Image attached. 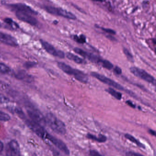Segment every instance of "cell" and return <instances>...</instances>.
Here are the masks:
<instances>
[{"mask_svg": "<svg viewBox=\"0 0 156 156\" xmlns=\"http://www.w3.org/2000/svg\"><path fill=\"white\" fill-rule=\"evenodd\" d=\"M123 52L125 55L126 56V58L128 60H130L131 62H134V58L132 55L131 54L129 50L126 48H124L123 49Z\"/></svg>", "mask_w": 156, "mask_h": 156, "instance_id": "obj_26", "label": "cell"}, {"mask_svg": "<svg viewBox=\"0 0 156 156\" xmlns=\"http://www.w3.org/2000/svg\"><path fill=\"white\" fill-rule=\"evenodd\" d=\"M73 50L75 53H77L78 55L82 56L84 58L89 59L91 62L99 63H101L102 60L98 56L94 54H92V53L86 52V51H84V50H82V49L78 48H75Z\"/></svg>", "mask_w": 156, "mask_h": 156, "instance_id": "obj_12", "label": "cell"}, {"mask_svg": "<svg viewBox=\"0 0 156 156\" xmlns=\"http://www.w3.org/2000/svg\"><path fill=\"white\" fill-rule=\"evenodd\" d=\"M24 120L27 125L31 130H32L38 136L45 140L46 136L48 133L45 130L44 127L34 122L32 120L26 119Z\"/></svg>", "mask_w": 156, "mask_h": 156, "instance_id": "obj_5", "label": "cell"}, {"mask_svg": "<svg viewBox=\"0 0 156 156\" xmlns=\"http://www.w3.org/2000/svg\"><path fill=\"white\" fill-rule=\"evenodd\" d=\"M106 91L108 92L110 94L112 95L114 97L116 98L118 100H121L122 98V94L119 92L117 91L114 89L111 88H109L106 90Z\"/></svg>", "mask_w": 156, "mask_h": 156, "instance_id": "obj_20", "label": "cell"}, {"mask_svg": "<svg viewBox=\"0 0 156 156\" xmlns=\"http://www.w3.org/2000/svg\"><path fill=\"white\" fill-rule=\"evenodd\" d=\"M44 9L51 14L62 16L72 20L76 19V16L73 13L71 12H67L62 8L47 5L44 6Z\"/></svg>", "mask_w": 156, "mask_h": 156, "instance_id": "obj_3", "label": "cell"}, {"mask_svg": "<svg viewBox=\"0 0 156 156\" xmlns=\"http://www.w3.org/2000/svg\"><path fill=\"white\" fill-rule=\"evenodd\" d=\"M4 21L5 23L10 26L13 29H17L19 28V26L17 23L13 21V19L10 18H5L4 19Z\"/></svg>", "mask_w": 156, "mask_h": 156, "instance_id": "obj_21", "label": "cell"}, {"mask_svg": "<svg viewBox=\"0 0 156 156\" xmlns=\"http://www.w3.org/2000/svg\"><path fill=\"white\" fill-rule=\"evenodd\" d=\"M73 39L75 41L80 43V44H84V43H86V37L83 35H81L79 36H78L77 35L74 36Z\"/></svg>", "mask_w": 156, "mask_h": 156, "instance_id": "obj_24", "label": "cell"}, {"mask_svg": "<svg viewBox=\"0 0 156 156\" xmlns=\"http://www.w3.org/2000/svg\"><path fill=\"white\" fill-rule=\"evenodd\" d=\"M114 72L117 75H121L122 74V70L120 67L116 66L114 69Z\"/></svg>", "mask_w": 156, "mask_h": 156, "instance_id": "obj_31", "label": "cell"}, {"mask_svg": "<svg viewBox=\"0 0 156 156\" xmlns=\"http://www.w3.org/2000/svg\"><path fill=\"white\" fill-rule=\"evenodd\" d=\"M93 1H96V2H102L103 0H93Z\"/></svg>", "mask_w": 156, "mask_h": 156, "instance_id": "obj_35", "label": "cell"}, {"mask_svg": "<svg viewBox=\"0 0 156 156\" xmlns=\"http://www.w3.org/2000/svg\"><path fill=\"white\" fill-rule=\"evenodd\" d=\"M90 156H103L99 152L96 150H92L90 151Z\"/></svg>", "mask_w": 156, "mask_h": 156, "instance_id": "obj_30", "label": "cell"}, {"mask_svg": "<svg viewBox=\"0 0 156 156\" xmlns=\"http://www.w3.org/2000/svg\"><path fill=\"white\" fill-rule=\"evenodd\" d=\"M103 67L108 70H111L114 67L113 65L107 60H102L101 62Z\"/></svg>", "mask_w": 156, "mask_h": 156, "instance_id": "obj_22", "label": "cell"}, {"mask_svg": "<svg viewBox=\"0 0 156 156\" xmlns=\"http://www.w3.org/2000/svg\"><path fill=\"white\" fill-rule=\"evenodd\" d=\"M5 153L7 156H20V146L17 141L11 140L5 147Z\"/></svg>", "mask_w": 156, "mask_h": 156, "instance_id": "obj_8", "label": "cell"}, {"mask_svg": "<svg viewBox=\"0 0 156 156\" xmlns=\"http://www.w3.org/2000/svg\"><path fill=\"white\" fill-rule=\"evenodd\" d=\"M27 114L31 120L43 127L46 125L45 118L38 110L35 109H29L27 110Z\"/></svg>", "mask_w": 156, "mask_h": 156, "instance_id": "obj_6", "label": "cell"}, {"mask_svg": "<svg viewBox=\"0 0 156 156\" xmlns=\"http://www.w3.org/2000/svg\"><path fill=\"white\" fill-rule=\"evenodd\" d=\"M7 107V109H8V110L18 115V116L20 118L24 119V120L26 119L25 116L24 112H23V111L20 108L16 107V106H8Z\"/></svg>", "mask_w": 156, "mask_h": 156, "instance_id": "obj_16", "label": "cell"}, {"mask_svg": "<svg viewBox=\"0 0 156 156\" xmlns=\"http://www.w3.org/2000/svg\"><path fill=\"white\" fill-rule=\"evenodd\" d=\"M66 56H67V58H68L70 60H72L77 64H82L84 62L82 58H81L78 56L76 55H74V54H72V53H67L66 54Z\"/></svg>", "mask_w": 156, "mask_h": 156, "instance_id": "obj_18", "label": "cell"}, {"mask_svg": "<svg viewBox=\"0 0 156 156\" xmlns=\"http://www.w3.org/2000/svg\"><path fill=\"white\" fill-rule=\"evenodd\" d=\"M4 145L2 142L0 140V153H2V151L3 150Z\"/></svg>", "mask_w": 156, "mask_h": 156, "instance_id": "obj_33", "label": "cell"}, {"mask_svg": "<svg viewBox=\"0 0 156 156\" xmlns=\"http://www.w3.org/2000/svg\"><path fill=\"white\" fill-rule=\"evenodd\" d=\"M125 138L126 139L129 140V141H131L132 143H134V144H136L137 146L139 147H142V148H145V146L142 143H141L139 140L136 139L135 137H134L133 136H132V135L129 134H126L125 136Z\"/></svg>", "mask_w": 156, "mask_h": 156, "instance_id": "obj_17", "label": "cell"}, {"mask_svg": "<svg viewBox=\"0 0 156 156\" xmlns=\"http://www.w3.org/2000/svg\"><path fill=\"white\" fill-rule=\"evenodd\" d=\"M58 66L64 73L70 76H74L77 80L83 83H87L89 80L88 76L83 72L72 68L70 66L63 62H58Z\"/></svg>", "mask_w": 156, "mask_h": 156, "instance_id": "obj_2", "label": "cell"}, {"mask_svg": "<svg viewBox=\"0 0 156 156\" xmlns=\"http://www.w3.org/2000/svg\"><path fill=\"white\" fill-rule=\"evenodd\" d=\"M40 43L44 49L50 55L60 58H65V54L61 50H57L52 45L43 40H40Z\"/></svg>", "mask_w": 156, "mask_h": 156, "instance_id": "obj_11", "label": "cell"}, {"mask_svg": "<svg viewBox=\"0 0 156 156\" xmlns=\"http://www.w3.org/2000/svg\"><path fill=\"white\" fill-rule=\"evenodd\" d=\"M16 77L20 80H23L26 82H31L33 80V78L24 71H20L16 75Z\"/></svg>", "mask_w": 156, "mask_h": 156, "instance_id": "obj_15", "label": "cell"}, {"mask_svg": "<svg viewBox=\"0 0 156 156\" xmlns=\"http://www.w3.org/2000/svg\"><path fill=\"white\" fill-rule=\"evenodd\" d=\"M87 136L89 139L97 141V142H99V143H104L107 140L106 136H105L103 135H100L98 137H97L93 135L92 134H88Z\"/></svg>", "mask_w": 156, "mask_h": 156, "instance_id": "obj_19", "label": "cell"}, {"mask_svg": "<svg viewBox=\"0 0 156 156\" xmlns=\"http://www.w3.org/2000/svg\"><path fill=\"white\" fill-rule=\"evenodd\" d=\"M10 102V99L3 94H0V103H8Z\"/></svg>", "mask_w": 156, "mask_h": 156, "instance_id": "obj_27", "label": "cell"}, {"mask_svg": "<svg viewBox=\"0 0 156 156\" xmlns=\"http://www.w3.org/2000/svg\"><path fill=\"white\" fill-rule=\"evenodd\" d=\"M2 27V24H1V23H0V27Z\"/></svg>", "mask_w": 156, "mask_h": 156, "instance_id": "obj_36", "label": "cell"}, {"mask_svg": "<svg viewBox=\"0 0 156 156\" xmlns=\"http://www.w3.org/2000/svg\"><path fill=\"white\" fill-rule=\"evenodd\" d=\"M45 121L46 124L56 133L60 135L66 134V127L65 124L57 118L51 113H48L46 115Z\"/></svg>", "mask_w": 156, "mask_h": 156, "instance_id": "obj_1", "label": "cell"}, {"mask_svg": "<svg viewBox=\"0 0 156 156\" xmlns=\"http://www.w3.org/2000/svg\"><path fill=\"white\" fill-rule=\"evenodd\" d=\"M130 71L132 74L137 77L140 78L147 82L152 84H155L156 81L154 78L148 74L145 70L139 68L132 67L130 69Z\"/></svg>", "mask_w": 156, "mask_h": 156, "instance_id": "obj_4", "label": "cell"}, {"mask_svg": "<svg viewBox=\"0 0 156 156\" xmlns=\"http://www.w3.org/2000/svg\"><path fill=\"white\" fill-rule=\"evenodd\" d=\"M45 140H47L50 142V143H52L56 147L60 150H61L65 154L67 155H69L70 151L67 147L61 140L56 138L49 133L47 135Z\"/></svg>", "mask_w": 156, "mask_h": 156, "instance_id": "obj_10", "label": "cell"}, {"mask_svg": "<svg viewBox=\"0 0 156 156\" xmlns=\"http://www.w3.org/2000/svg\"><path fill=\"white\" fill-rule=\"evenodd\" d=\"M126 103L128 105H129V106H131V107H132V108H136V106L135 105H134L132 103V101H127L126 102Z\"/></svg>", "mask_w": 156, "mask_h": 156, "instance_id": "obj_32", "label": "cell"}, {"mask_svg": "<svg viewBox=\"0 0 156 156\" xmlns=\"http://www.w3.org/2000/svg\"><path fill=\"white\" fill-rule=\"evenodd\" d=\"M0 42L12 47L18 45V42L14 37L2 32H0Z\"/></svg>", "mask_w": 156, "mask_h": 156, "instance_id": "obj_14", "label": "cell"}, {"mask_svg": "<svg viewBox=\"0 0 156 156\" xmlns=\"http://www.w3.org/2000/svg\"><path fill=\"white\" fill-rule=\"evenodd\" d=\"M11 119V117L8 114L0 111V121L7 122Z\"/></svg>", "mask_w": 156, "mask_h": 156, "instance_id": "obj_25", "label": "cell"}, {"mask_svg": "<svg viewBox=\"0 0 156 156\" xmlns=\"http://www.w3.org/2000/svg\"><path fill=\"white\" fill-rule=\"evenodd\" d=\"M10 72V69L9 67L7 66L3 63H0V73L6 74Z\"/></svg>", "mask_w": 156, "mask_h": 156, "instance_id": "obj_23", "label": "cell"}, {"mask_svg": "<svg viewBox=\"0 0 156 156\" xmlns=\"http://www.w3.org/2000/svg\"><path fill=\"white\" fill-rule=\"evenodd\" d=\"M91 75L103 83L108 84V85H110V86L116 88L118 90H124V88L121 84L114 81L113 80L103 76V75H101V74L96 73V72H92Z\"/></svg>", "mask_w": 156, "mask_h": 156, "instance_id": "obj_7", "label": "cell"}, {"mask_svg": "<svg viewBox=\"0 0 156 156\" xmlns=\"http://www.w3.org/2000/svg\"><path fill=\"white\" fill-rule=\"evenodd\" d=\"M7 6L9 8H11L12 10H15V12L19 11V12H23L27 13L31 15H37L38 12L35 11L30 6L27 5L24 3L13 4L7 5Z\"/></svg>", "mask_w": 156, "mask_h": 156, "instance_id": "obj_9", "label": "cell"}, {"mask_svg": "<svg viewBox=\"0 0 156 156\" xmlns=\"http://www.w3.org/2000/svg\"><path fill=\"white\" fill-rule=\"evenodd\" d=\"M149 133H150L151 134L155 136L156 133L154 131H153V130H149Z\"/></svg>", "mask_w": 156, "mask_h": 156, "instance_id": "obj_34", "label": "cell"}, {"mask_svg": "<svg viewBox=\"0 0 156 156\" xmlns=\"http://www.w3.org/2000/svg\"><path fill=\"white\" fill-rule=\"evenodd\" d=\"M100 27V28L104 32H106V33H108V34H111L114 35L116 34V32L114 31V30H112V29H110V28H103L102 27Z\"/></svg>", "mask_w": 156, "mask_h": 156, "instance_id": "obj_28", "label": "cell"}, {"mask_svg": "<svg viewBox=\"0 0 156 156\" xmlns=\"http://www.w3.org/2000/svg\"><path fill=\"white\" fill-rule=\"evenodd\" d=\"M126 156H144L139 153H135L134 152H127L126 154Z\"/></svg>", "mask_w": 156, "mask_h": 156, "instance_id": "obj_29", "label": "cell"}, {"mask_svg": "<svg viewBox=\"0 0 156 156\" xmlns=\"http://www.w3.org/2000/svg\"><path fill=\"white\" fill-rule=\"evenodd\" d=\"M15 15L19 20L25 22L32 26H35L37 24V20L31 15L23 12L16 11Z\"/></svg>", "mask_w": 156, "mask_h": 156, "instance_id": "obj_13", "label": "cell"}]
</instances>
